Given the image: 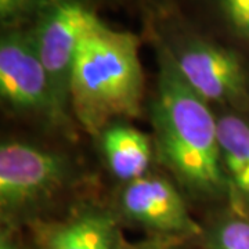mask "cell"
I'll return each instance as SVG.
<instances>
[{"label": "cell", "mask_w": 249, "mask_h": 249, "mask_svg": "<svg viewBox=\"0 0 249 249\" xmlns=\"http://www.w3.org/2000/svg\"><path fill=\"white\" fill-rule=\"evenodd\" d=\"M151 45L157 61L150 103L155 154L187 196L226 206L216 109L188 86L168 53Z\"/></svg>", "instance_id": "1"}, {"label": "cell", "mask_w": 249, "mask_h": 249, "mask_svg": "<svg viewBox=\"0 0 249 249\" xmlns=\"http://www.w3.org/2000/svg\"><path fill=\"white\" fill-rule=\"evenodd\" d=\"M145 98L140 37L97 21L80 40L71 85V115L96 137L107 126L139 118Z\"/></svg>", "instance_id": "2"}, {"label": "cell", "mask_w": 249, "mask_h": 249, "mask_svg": "<svg viewBox=\"0 0 249 249\" xmlns=\"http://www.w3.org/2000/svg\"><path fill=\"white\" fill-rule=\"evenodd\" d=\"M151 43L160 46L188 86L214 109L249 111V57L206 35L180 7L145 14Z\"/></svg>", "instance_id": "3"}, {"label": "cell", "mask_w": 249, "mask_h": 249, "mask_svg": "<svg viewBox=\"0 0 249 249\" xmlns=\"http://www.w3.org/2000/svg\"><path fill=\"white\" fill-rule=\"evenodd\" d=\"M83 178L67 151L24 139L0 144V214L7 227L39 220Z\"/></svg>", "instance_id": "4"}, {"label": "cell", "mask_w": 249, "mask_h": 249, "mask_svg": "<svg viewBox=\"0 0 249 249\" xmlns=\"http://www.w3.org/2000/svg\"><path fill=\"white\" fill-rule=\"evenodd\" d=\"M0 97L7 112L46 130L68 134L75 124L54 91L28 27L1 29Z\"/></svg>", "instance_id": "5"}, {"label": "cell", "mask_w": 249, "mask_h": 249, "mask_svg": "<svg viewBox=\"0 0 249 249\" xmlns=\"http://www.w3.org/2000/svg\"><path fill=\"white\" fill-rule=\"evenodd\" d=\"M97 4V0H47L28 25L54 91L70 115L72 70L82 37L101 19Z\"/></svg>", "instance_id": "6"}, {"label": "cell", "mask_w": 249, "mask_h": 249, "mask_svg": "<svg viewBox=\"0 0 249 249\" xmlns=\"http://www.w3.org/2000/svg\"><path fill=\"white\" fill-rule=\"evenodd\" d=\"M115 212L162 238L202 237L204 231V227L190 213L180 187L155 172L121 186Z\"/></svg>", "instance_id": "7"}, {"label": "cell", "mask_w": 249, "mask_h": 249, "mask_svg": "<svg viewBox=\"0 0 249 249\" xmlns=\"http://www.w3.org/2000/svg\"><path fill=\"white\" fill-rule=\"evenodd\" d=\"M31 224L39 249H122L119 216L97 202H79L62 217Z\"/></svg>", "instance_id": "8"}, {"label": "cell", "mask_w": 249, "mask_h": 249, "mask_svg": "<svg viewBox=\"0 0 249 249\" xmlns=\"http://www.w3.org/2000/svg\"><path fill=\"white\" fill-rule=\"evenodd\" d=\"M227 205L249 216V111L216 109Z\"/></svg>", "instance_id": "9"}, {"label": "cell", "mask_w": 249, "mask_h": 249, "mask_svg": "<svg viewBox=\"0 0 249 249\" xmlns=\"http://www.w3.org/2000/svg\"><path fill=\"white\" fill-rule=\"evenodd\" d=\"M94 139L107 169L122 184L152 172L154 140L127 121L109 124Z\"/></svg>", "instance_id": "10"}, {"label": "cell", "mask_w": 249, "mask_h": 249, "mask_svg": "<svg viewBox=\"0 0 249 249\" xmlns=\"http://www.w3.org/2000/svg\"><path fill=\"white\" fill-rule=\"evenodd\" d=\"M217 39L249 57V0H199Z\"/></svg>", "instance_id": "11"}, {"label": "cell", "mask_w": 249, "mask_h": 249, "mask_svg": "<svg viewBox=\"0 0 249 249\" xmlns=\"http://www.w3.org/2000/svg\"><path fill=\"white\" fill-rule=\"evenodd\" d=\"M202 237L208 249H249V216L226 205Z\"/></svg>", "instance_id": "12"}, {"label": "cell", "mask_w": 249, "mask_h": 249, "mask_svg": "<svg viewBox=\"0 0 249 249\" xmlns=\"http://www.w3.org/2000/svg\"><path fill=\"white\" fill-rule=\"evenodd\" d=\"M47 0H0V25L28 27Z\"/></svg>", "instance_id": "13"}, {"label": "cell", "mask_w": 249, "mask_h": 249, "mask_svg": "<svg viewBox=\"0 0 249 249\" xmlns=\"http://www.w3.org/2000/svg\"><path fill=\"white\" fill-rule=\"evenodd\" d=\"M137 1L142 6L144 14H148V13L160 11V10L180 7V3L183 0H137Z\"/></svg>", "instance_id": "14"}, {"label": "cell", "mask_w": 249, "mask_h": 249, "mask_svg": "<svg viewBox=\"0 0 249 249\" xmlns=\"http://www.w3.org/2000/svg\"><path fill=\"white\" fill-rule=\"evenodd\" d=\"M0 249H25L17 235L16 227H4L0 234Z\"/></svg>", "instance_id": "15"}, {"label": "cell", "mask_w": 249, "mask_h": 249, "mask_svg": "<svg viewBox=\"0 0 249 249\" xmlns=\"http://www.w3.org/2000/svg\"><path fill=\"white\" fill-rule=\"evenodd\" d=\"M132 249H180L176 245L170 244L168 241L160 240V241H150V242H145V244H140V245H136Z\"/></svg>", "instance_id": "16"}, {"label": "cell", "mask_w": 249, "mask_h": 249, "mask_svg": "<svg viewBox=\"0 0 249 249\" xmlns=\"http://www.w3.org/2000/svg\"><path fill=\"white\" fill-rule=\"evenodd\" d=\"M98 3H107V1H112V3H118V1H121V0H97Z\"/></svg>", "instance_id": "17"}]
</instances>
